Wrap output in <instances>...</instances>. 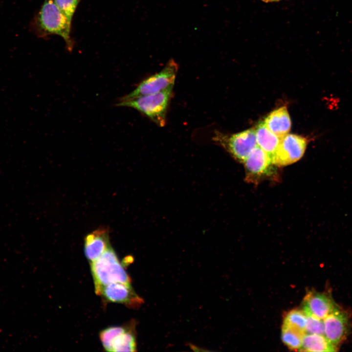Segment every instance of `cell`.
Here are the masks:
<instances>
[{"label":"cell","mask_w":352,"mask_h":352,"mask_svg":"<svg viewBox=\"0 0 352 352\" xmlns=\"http://www.w3.org/2000/svg\"><path fill=\"white\" fill-rule=\"evenodd\" d=\"M306 333L324 335L323 321H322L321 319L317 318L311 316H307Z\"/></svg>","instance_id":"cell-19"},{"label":"cell","mask_w":352,"mask_h":352,"mask_svg":"<svg viewBox=\"0 0 352 352\" xmlns=\"http://www.w3.org/2000/svg\"><path fill=\"white\" fill-rule=\"evenodd\" d=\"M308 140L303 136L286 134L281 138L279 144L271 157L272 163L278 167L285 166L299 160L304 155Z\"/></svg>","instance_id":"cell-7"},{"label":"cell","mask_w":352,"mask_h":352,"mask_svg":"<svg viewBox=\"0 0 352 352\" xmlns=\"http://www.w3.org/2000/svg\"><path fill=\"white\" fill-rule=\"evenodd\" d=\"M213 139L241 163L244 162L251 151L257 145L254 129L245 130L230 136L215 132Z\"/></svg>","instance_id":"cell-5"},{"label":"cell","mask_w":352,"mask_h":352,"mask_svg":"<svg viewBox=\"0 0 352 352\" xmlns=\"http://www.w3.org/2000/svg\"><path fill=\"white\" fill-rule=\"evenodd\" d=\"M110 246L108 230L100 228L87 235L84 241V252L90 263L99 258Z\"/></svg>","instance_id":"cell-12"},{"label":"cell","mask_w":352,"mask_h":352,"mask_svg":"<svg viewBox=\"0 0 352 352\" xmlns=\"http://www.w3.org/2000/svg\"><path fill=\"white\" fill-rule=\"evenodd\" d=\"M255 132L257 145L271 158L277 150L281 138L270 131L264 121L259 123L256 127Z\"/></svg>","instance_id":"cell-14"},{"label":"cell","mask_w":352,"mask_h":352,"mask_svg":"<svg viewBox=\"0 0 352 352\" xmlns=\"http://www.w3.org/2000/svg\"><path fill=\"white\" fill-rule=\"evenodd\" d=\"M300 351L335 352L336 346L332 344L324 335L305 333L304 335Z\"/></svg>","instance_id":"cell-15"},{"label":"cell","mask_w":352,"mask_h":352,"mask_svg":"<svg viewBox=\"0 0 352 352\" xmlns=\"http://www.w3.org/2000/svg\"><path fill=\"white\" fill-rule=\"evenodd\" d=\"M266 126L280 138L287 134L291 127V120L286 107L272 111L264 121Z\"/></svg>","instance_id":"cell-13"},{"label":"cell","mask_w":352,"mask_h":352,"mask_svg":"<svg viewBox=\"0 0 352 352\" xmlns=\"http://www.w3.org/2000/svg\"><path fill=\"white\" fill-rule=\"evenodd\" d=\"M97 295L101 296L106 301L122 304L132 308H136L143 302L135 293L131 284L121 282L105 285Z\"/></svg>","instance_id":"cell-9"},{"label":"cell","mask_w":352,"mask_h":352,"mask_svg":"<svg viewBox=\"0 0 352 352\" xmlns=\"http://www.w3.org/2000/svg\"><path fill=\"white\" fill-rule=\"evenodd\" d=\"M277 0H276V1H277Z\"/></svg>","instance_id":"cell-20"},{"label":"cell","mask_w":352,"mask_h":352,"mask_svg":"<svg viewBox=\"0 0 352 352\" xmlns=\"http://www.w3.org/2000/svg\"><path fill=\"white\" fill-rule=\"evenodd\" d=\"M90 264L97 294L104 286L111 283L131 284L130 277L111 246Z\"/></svg>","instance_id":"cell-3"},{"label":"cell","mask_w":352,"mask_h":352,"mask_svg":"<svg viewBox=\"0 0 352 352\" xmlns=\"http://www.w3.org/2000/svg\"><path fill=\"white\" fill-rule=\"evenodd\" d=\"M82 0H53L62 12L72 22L78 5Z\"/></svg>","instance_id":"cell-18"},{"label":"cell","mask_w":352,"mask_h":352,"mask_svg":"<svg viewBox=\"0 0 352 352\" xmlns=\"http://www.w3.org/2000/svg\"><path fill=\"white\" fill-rule=\"evenodd\" d=\"M323 320L324 335L336 346L344 340L347 333L348 316L337 307Z\"/></svg>","instance_id":"cell-11"},{"label":"cell","mask_w":352,"mask_h":352,"mask_svg":"<svg viewBox=\"0 0 352 352\" xmlns=\"http://www.w3.org/2000/svg\"><path fill=\"white\" fill-rule=\"evenodd\" d=\"M100 339L105 350L110 352L136 351V337L133 328L112 326L103 330Z\"/></svg>","instance_id":"cell-6"},{"label":"cell","mask_w":352,"mask_h":352,"mask_svg":"<svg viewBox=\"0 0 352 352\" xmlns=\"http://www.w3.org/2000/svg\"><path fill=\"white\" fill-rule=\"evenodd\" d=\"M243 163L245 179L250 183H258L273 172L274 164L271 157L258 145L251 151Z\"/></svg>","instance_id":"cell-8"},{"label":"cell","mask_w":352,"mask_h":352,"mask_svg":"<svg viewBox=\"0 0 352 352\" xmlns=\"http://www.w3.org/2000/svg\"><path fill=\"white\" fill-rule=\"evenodd\" d=\"M30 30L38 38L46 39L52 35L64 40L68 52L74 46L71 36V22L62 12L53 0H44L30 23Z\"/></svg>","instance_id":"cell-1"},{"label":"cell","mask_w":352,"mask_h":352,"mask_svg":"<svg viewBox=\"0 0 352 352\" xmlns=\"http://www.w3.org/2000/svg\"><path fill=\"white\" fill-rule=\"evenodd\" d=\"M307 316L303 310L293 309L285 316L282 326L297 330L306 333Z\"/></svg>","instance_id":"cell-16"},{"label":"cell","mask_w":352,"mask_h":352,"mask_svg":"<svg viewBox=\"0 0 352 352\" xmlns=\"http://www.w3.org/2000/svg\"><path fill=\"white\" fill-rule=\"evenodd\" d=\"M178 69L177 63L174 59H170L160 71L144 79L133 90L120 98L118 102L156 93L174 86Z\"/></svg>","instance_id":"cell-4"},{"label":"cell","mask_w":352,"mask_h":352,"mask_svg":"<svg viewBox=\"0 0 352 352\" xmlns=\"http://www.w3.org/2000/svg\"><path fill=\"white\" fill-rule=\"evenodd\" d=\"M303 311L307 316L323 320L332 312L337 306L332 297L325 292L309 291L302 303Z\"/></svg>","instance_id":"cell-10"},{"label":"cell","mask_w":352,"mask_h":352,"mask_svg":"<svg viewBox=\"0 0 352 352\" xmlns=\"http://www.w3.org/2000/svg\"><path fill=\"white\" fill-rule=\"evenodd\" d=\"M173 88L174 86L156 93L118 102L115 106L134 109L157 126L164 127L166 123L168 107L173 95Z\"/></svg>","instance_id":"cell-2"},{"label":"cell","mask_w":352,"mask_h":352,"mask_svg":"<svg viewBox=\"0 0 352 352\" xmlns=\"http://www.w3.org/2000/svg\"><path fill=\"white\" fill-rule=\"evenodd\" d=\"M305 333L295 329L282 327V339L283 343L290 349L297 351L300 349Z\"/></svg>","instance_id":"cell-17"}]
</instances>
